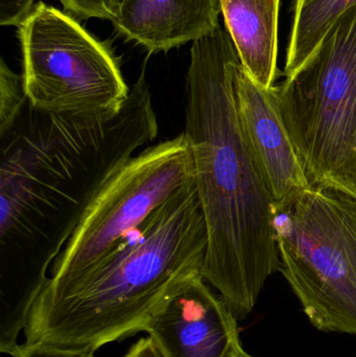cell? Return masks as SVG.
I'll use <instances>...</instances> for the list:
<instances>
[{
  "label": "cell",
  "mask_w": 356,
  "mask_h": 357,
  "mask_svg": "<svg viewBox=\"0 0 356 357\" xmlns=\"http://www.w3.org/2000/svg\"><path fill=\"white\" fill-rule=\"evenodd\" d=\"M240 64L227 29L196 40L186 75L185 129L207 229L202 276L238 320L280 271L271 191L238 119L234 77Z\"/></svg>",
  "instance_id": "6da1fadb"
},
{
  "label": "cell",
  "mask_w": 356,
  "mask_h": 357,
  "mask_svg": "<svg viewBox=\"0 0 356 357\" xmlns=\"http://www.w3.org/2000/svg\"><path fill=\"white\" fill-rule=\"evenodd\" d=\"M158 130L144 71L117 110L56 114L29 107L1 137L2 245L50 241L58 256L96 191Z\"/></svg>",
  "instance_id": "7a4b0ae2"
},
{
  "label": "cell",
  "mask_w": 356,
  "mask_h": 357,
  "mask_svg": "<svg viewBox=\"0 0 356 357\" xmlns=\"http://www.w3.org/2000/svg\"><path fill=\"white\" fill-rule=\"evenodd\" d=\"M207 229L196 181L159 207L87 272L42 289L25 343L95 352L142 331L177 285L202 275Z\"/></svg>",
  "instance_id": "3957f363"
},
{
  "label": "cell",
  "mask_w": 356,
  "mask_h": 357,
  "mask_svg": "<svg viewBox=\"0 0 356 357\" xmlns=\"http://www.w3.org/2000/svg\"><path fill=\"white\" fill-rule=\"evenodd\" d=\"M276 94L311 186L356 199V3Z\"/></svg>",
  "instance_id": "277c9868"
},
{
  "label": "cell",
  "mask_w": 356,
  "mask_h": 357,
  "mask_svg": "<svg viewBox=\"0 0 356 357\" xmlns=\"http://www.w3.org/2000/svg\"><path fill=\"white\" fill-rule=\"evenodd\" d=\"M280 272L311 324L356 335V199L309 186L274 206Z\"/></svg>",
  "instance_id": "5b68a950"
},
{
  "label": "cell",
  "mask_w": 356,
  "mask_h": 357,
  "mask_svg": "<svg viewBox=\"0 0 356 357\" xmlns=\"http://www.w3.org/2000/svg\"><path fill=\"white\" fill-rule=\"evenodd\" d=\"M22 79L31 108L86 114L121 108L131 90L107 42L75 17L39 1L18 25Z\"/></svg>",
  "instance_id": "8992f818"
},
{
  "label": "cell",
  "mask_w": 356,
  "mask_h": 357,
  "mask_svg": "<svg viewBox=\"0 0 356 357\" xmlns=\"http://www.w3.org/2000/svg\"><path fill=\"white\" fill-rule=\"evenodd\" d=\"M194 182L192 153L183 133L130 158L105 181L79 216L44 287L59 289L87 272Z\"/></svg>",
  "instance_id": "52a82bcc"
},
{
  "label": "cell",
  "mask_w": 356,
  "mask_h": 357,
  "mask_svg": "<svg viewBox=\"0 0 356 357\" xmlns=\"http://www.w3.org/2000/svg\"><path fill=\"white\" fill-rule=\"evenodd\" d=\"M163 357H242L238 319L202 275L175 287L146 319Z\"/></svg>",
  "instance_id": "ba28073f"
},
{
  "label": "cell",
  "mask_w": 356,
  "mask_h": 357,
  "mask_svg": "<svg viewBox=\"0 0 356 357\" xmlns=\"http://www.w3.org/2000/svg\"><path fill=\"white\" fill-rule=\"evenodd\" d=\"M234 93L238 119L251 152L275 206L281 205L311 184L280 116L276 86L269 89L261 87L240 63L234 77Z\"/></svg>",
  "instance_id": "9c48e42d"
},
{
  "label": "cell",
  "mask_w": 356,
  "mask_h": 357,
  "mask_svg": "<svg viewBox=\"0 0 356 357\" xmlns=\"http://www.w3.org/2000/svg\"><path fill=\"white\" fill-rule=\"evenodd\" d=\"M221 0H121L112 23L150 54L167 52L219 26Z\"/></svg>",
  "instance_id": "30bf717a"
},
{
  "label": "cell",
  "mask_w": 356,
  "mask_h": 357,
  "mask_svg": "<svg viewBox=\"0 0 356 357\" xmlns=\"http://www.w3.org/2000/svg\"><path fill=\"white\" fill-rule=\"evenodd\" d=\"M280 0H221L222 14L240 63L261 87H274L278 75Z\"/></svg>",
  "instance_id": "8fae6325"
},
{
  "label": "cell",
  "mask_w": 356,
  "mask_h": 357,
  "mask_svg": "<svg viewBox=\"0 0 356 357\" xmlns=\"http://www.w3.org/2000/svg\"><path fill=\"white\" fill-rule=\"evenodd\" d=\"M355 3L356 0H295L284 77L305 62L336 19Z\"/></svg>",
  "instance_id": "7c38bea8"
},
{
  "label": "cell",
  "mask_w": 356,
  "mask_h": 357,
  "mask_svg": "<svg viewBox=\"0 0 356 357\" xmlns=\"http://www.w3.org/2000/svg\"><path fill=\"white\" fill-rule=\"evenodd\" d=\"M27 102L22 75L8 68L3 59L0 63V136H4L16 125Z\"/></svg>",
  "instance_id": "4fadbf2b"
},
{
  "label": "cell",
  "mask_w": 356,
  "mask_h": 357,
  "mask_svg": "<svg viewBox=\"0 0 356 357\" xmlns=\"http://www.w3.org/2000/svg\"><path fill=\"white\" fill-rule=\"evenodd\" d=\"M13 357H94V352L61 349L41 343H24L19 346Z\"/></svg>",
  "instance_id": "5bb4252c"
},
{
  "label": "cell",
  "mask_w": 356,
  "mask_h": 357,
  "mask_svg": "<svg viewBox=\"0 0 356 357\" xmlns=\"http://www.w3.org/2000/svg\"><path fill=\"white\" fill-rule=\"evenodd\" d=\"M35 6V0H0V24L18 26Z\"/></svg>",
  "instance_id": "9a60e30c"
},
{
  "label": "cell",
  "mask_w": 356,
  "mask_h": 357,
  "mask_svg": "<svg viewBox=\"0 0 356 357\" xmlns=\"http://www.w3.org/2000/svg\"><path fill=\"white\" fill-rule=\"evenodd\" d=\"M125 357H163V356L158 346L148 337L140 339L135 345L132 346Z\"/></svg>",
  "instance_id": "2e32d148"
},
{
  "label": "cell",
  "mask_w": 356,
  "mask_h": 357,
  "mask_svg": "<svg viewBox=\"0 0 356 357\" xmlns=\"http://www.w3.org/2000/svg\"><path fill=\"white\" fill-rule=\"evenodd\" d=\"M242 357H253V356H249V354H247V352H246V354H245L244 356H242Z\"/></svg>",
  "instance_id": "e0dca14e"
}]
</instances>
